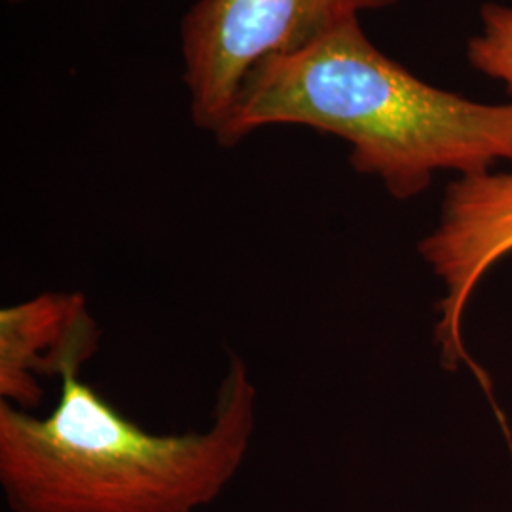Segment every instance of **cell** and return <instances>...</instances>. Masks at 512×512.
I'll use <instances>...</instances> for the list:
<instances>
[{"label":"cell","instance_id":"6da1fadb","mask_svg":"<svg viewBox=\"0 0 512 512\" xmlns=\"http://www.w3.org/2000/svg\"><path fill=\"white\" fill-rule=\"evenodd\" d=\"M270 126H302L349 145V164L395 200L423 194L435 175L512 165V101L478 103L410 73L353 18L247 74L220 147Z\"/></svg>","mask_w":512,"mask_h":512},{"label":"cell","instance_id":"7a4b0ae2","mask_svg":"<svg viewBox=\"0 0 512 512\" xmlns=\"http://www.w3.org/2000/svg\"><path fill=\"white\" fill-rule=\"evenodd\" d=\"M61 374L48 416L0 403V484L12 512H198L251 450L258 389L230 357L203 431L150 433L78 378Z\"/></svg>","mask_w":512,"mask_h":512},{"label":"cell","instance_id":"3957f363","mask_svg":"<svg viewBox=\"0 0 512 512\" xmlns=\"http://www.w3.org/2000/svg\"><path fill=\"white\" fill-rule=\"evenodd\" d=\"M401 0H196L181 23L190 116L217 143L247 74L268 57L291 54L348 19Z\"/></svg>","mask_w":512,"mask_h":512},{"label":"cell","instance_id":"277c9868","mask_svg":"<svg viewBox=\"0 0 512 512\" xmlns=\"http://www.w3.org/2000/svg\"><path fill=\"white\" fill-rule=\"evenodd\" d=\"M418 251L444 287L435 325L442 365L467 366L490 393L488 376L465 348L463 319L484 275L512 255V171H488L448 184L439 224L421 239Z\"/></svg>","mask_w":512,"mask_h":512},{"label":"cell","instance_id":"5b68a950","mask_svg":"<svg viewBox=\"0 0 512 512\" xmlns=\"http://www.w3.org/2000/svg\"><path fill=\"white\" fill-rule=\"evenodd\" d=\"M84 294L42 293L0 311V403L35 412L42 378L82 370L99 349Z\"/></svg>","mask_w":512,"mask_h":512},{"label":"cell","instance_id":"8992f818","mask_svg":"<svg viewBox=\"0 0 512 512\" xmlns=\"http://www.w3.org/2000/svg\"><path fill=\"white\" fill-rule=\"evenodd\" d=\"M480 23V33L467 42V59L475 71L503 82L512 93V6L484 4Z\"/></svg>","mask_w":512,"mask_h":512},{"label":"cell","instance_id":"52a82bcc","mask_svg":"<svg viewBox=\"0 0 512 512\" xmlns=\"http://www.w3.org/2000/svg\"><path fill=\"white\" fill-rule=\"evenodd\" d=\"M6 2H10V4H18V2H29V0H6Z\"/></svg>","mask_w":512,"mask_h":512}]
</instances>
